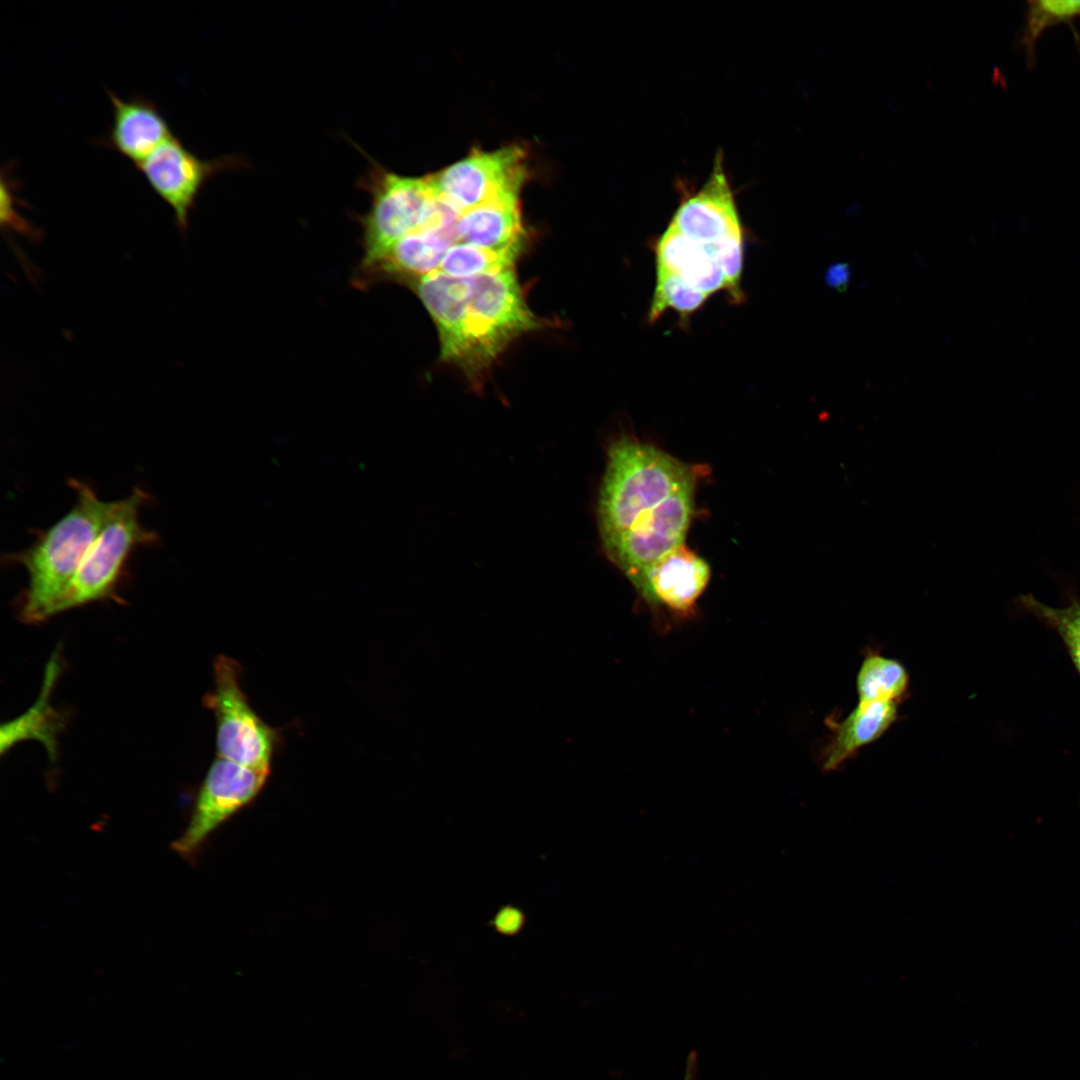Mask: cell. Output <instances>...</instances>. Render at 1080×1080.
<instances>
[{
	"label": "cell",
	"mask_w": 1080,
	"mask_h": 1080,
	"mask_svg": "<svg viewBox=\"0 0 1080 1080\" xmlns=\"http://www.w3.org/2000/svg\"><path fill=\"white\" fill-rule=\"evenodd\" d=\"M696 487L695 471L657 446L622 434L609 443L599 487L602 547L649 519L673 495Z\"/></svg>",
	"instance_id": "6da1fadb"
},
{
	"label": "cell",
	"mask_w": 1080,
	"mask_h": 1080,
	"mask_svg": "<svg viewBox=\"0 0 1080 1080\" xmlns=\"http://www.w3.org/2000/svg\"><path fill=\"white\" fill-rule=\"evenodd\" d=\"M77 498L73 507L11 561L28 574L21 617L29 623L55 615V610L88 550L115 513L119 500H101L86 483L69 481Z\"/></svg>",
	"instance_id": "7a4b0ae2"
},
{
	"label": "cell",
	"mask_w": 1080,
	"mask_h": 1080,
	"mask_svg": "<svg viewBox=\"0 0 1080 1080\" xmlns=\"http://www.w3.org/2000/svg\"><path fill=\"white\" fill-rule=\"evenodd\" d=\"M466 279L467 374L477 375L514 338L535 329L539 322L529 310L512 268Z\"/></svg>",
	"instance_id": "3957f363"
},
{
	"label": "cell",
	"mask_w": 1080,
	"mask_h": 1080,
	"mask_svg": "<svg viewBox=\"0 0 1080 1080\" xmlns=\"http://www.w3.org/2000/svg\"><path fill=\"white\" fill-rule=\"evenodd\" d=\"M241 666L219 655L213 663V687L204 704L215 717L217 757L271 773L279 734L253 709L240 681Z\"/></svg>",
	"instance_id": "277c9868"
},
{
	"label": "cell",
	"mask_w": 1080,
	"mask_h": 1080,
	"mask_svg": "<svg viewBox=\"0 0 1080 1080\" xmlns=\"http://www.w3.org/2000/svg\"><path fill=\"white\" fill-rule=\"evenodd\" d=\"M147 494L136 488L119 505L88 550L70 581L55 615L95 601L114 598L127 560L138 546L152 544L157 535L144 528L139 511Z\"/></svg>",
	"instance_id": "5b68a950"
},
{
	"label": "cell",
	"mask_w": 1080,
	"mask_h": 1080,
	"mask_svg": "<svg viewBox=\"0 0 1080 1080\" xmlns=\"http://www.w3.org/2000/svg\"><path fill=\"white\" fill-rule=\"evenodd\" d=\"M363 185L371 194V206L363 219V265L369 269L397 240L427 222L437 197L427 176H401L376 163Z\"/></svg>",
	"instance_id": "8992f818"
},
{
	"label": "cell",
	"mask_w": 1080,
	"mask_h": 1080,
	"mask_svg": "<svg viewBox=\"0 0 1080 1080\" xmlns=\"http://www.w3.org/2000/svg\"><path fill=\"white\" fill-rule=\"evenodd\" d=\"M269 775L217 757L199 789L190 821L172 848L193 861L222 824L255 801Z\"/></svg>",
	"instance_id": "52a82bcc"
},
{
	"label": "cell",
	"mask_w": 1080,
	"mask_h": 1080,
	"mask_svg": "<svg viewBox=\"0 0 1080 1080\" xmlns=\"http://www.w3.org/2000/svg\"><path fill=\"white\" fill-rule=\"evenodd\" d=\"M525 161V151L517 145L473 150L427 177L434 194L461 215L503 193L520 191L527 177Z\"/></svg>",
	"instance_id": "ba28073f"
},
{
	"label": "cell",
	"mask_w": 1080,
	"mask_h": 1080,
	"mask_svg": "<svg viewBox=\"0 0 1080 1080\" xmlns=\"http://www.w3.org/2000/svg\"><path fill=\"white\" fill-rule=\"evenodd\" d=\"M695 488L673 495L650 520L602 547L608 559L630 581L663 555L685 544L694 513Z\"/></svg>",
	"instance_id": "9c48e42d"
},
{
	"label": "cell",
	"mask_w": 1080,
	"mask_h": 1080,
	"mask_svg": "<svg viewBox=\"0 0 1080 1080\" xmlns=\"http://www.w3.org/2000/svg\"><path fill=\"white\" fill-rule=\"evenodd\" d=\"M232 162L226 157L201 159L173 135L135 167L173 210L177 226L185 230L190 211L205 183L230 167Z\"/></svg>",
	"instance_id": "30bf717a"
},
{
	"label": "cell",
	"mask_w": 1080,
	"mask_h": 1080,
	"mask_svg": "<svg viewBox=\"0 0 1080 1080\" xmlns=\"http://www.w3.org/2000/svg\"><path fill=\"white\" fill-rule=\"evenodd\" d=\"M710 577L707 561L682 544L645 568L631 583L652 608L687 617Z\"/></svg>",
	"instance_id": "8fae6325"
},
{
	"label": "cell",
	"mask_w": 1080,
	"mask_h": 1080,
	"mask_svg": "<svg viewBox=\"0 0 1080 1080\" xmlns=\"http://www.w3.org/2000/svg\"><path fill=\"white\" fill-rule=\"evenodd\" d=\"M669 226L702 244H715L744 233L720 153L705 183L681 199Z\"/></svg>",
	"instance_id": "7c38bea8"
},
{
	"label": "cell",
	"mask_w": 1080,
	"mask_h": 1080,
	"mask_svg": "<svg viewBox=\"0 0 1080 1080\" xmlns=\"http://www.w3.org/2000/svg\"><path fill=\"white\" fill-rule=\"evenodd\" d=\"M460 214L438 201L427 222L397 240L369 269L388 275L421 278L439 270L456 242Z\"/></svg>",
	"instance_id": "4fadbf2b"
},
{
	"label": "cell",
	"mask_w": 1080,
	"mask_h": 1080,
	"mask_svg": "<svg viewBox=\"0 0 1080 1080\" xmlns=\"http://www.w3.org/2000/svg\"><path fill=\"white\" fill-rule=\"evenodd\" d=\"M107 95L112 106V121L108 134L98 143L119 153L134 166L173 136L166 117L151 99L141 95L123 99L110 90Z\"/></svg>",
	"instance_id": "5bb4252c"
},
{
	"label": "cell",
	"mask_w": 1080,
	"mask_h": 1080,
	"mask_svg": "<svg viewBox=\"0 0 1080 1080\" xmlns=\"http://www.w3.org/2000/svg\"><path fill=\"white\" fill-rule=\"evenodd\" d=\"M415 288L439 331L442 359L457 364L466 372L469 362L467 279L436 271L419 278Z\"/></svg>",
	"instance_id": "9a60e30c"
},
{
	"label": "cell",
	"mask_w": 1080,
	"mask_h": 1080,
	"mask_svg": "<svg viewBox=\"0 0 1080 1080\" xmlns=\"http://www.w3.org/2000/svg\"><path fill=\"white\" fill-rule=\"evenodd\" d=\"M519 193H503L462 213L457 224L458 242L518 255L524 235Z\"/></svg>",
	"instance_id": "2e32d148"
},
{
	"label": "cell",
	"mask_w": 1080,
	"mask_h": 1080,
	"mask_svg": "<svg viewBox=\"0 0 1080 1080\" xmlns=\"http://www.w3.org/2000/svg\"><path fill=\"white\" fill-rule=\"evenodd\" d=\"M656 270L676 274L707 295L725 290L723 272L707 245L696 242L671 226L655 243Z\"/></svg>",
	"instance_id": "e0dca14e"
},
{
	"label": "cell",
	"mask_w": 1080,
	"mask_h": 1080,
	"mask_svg": "<svg viewBox=\"0 0 1080 1080\" xmlns=\"http://www.w3.org/2000/svg\"><path fill=\"white\" fill-rule=\"evenodd\" d=\"M897 702L858 704L842 721H831L833 735L824 750L825 771L839 768L860 748L879 739L897 719Z\"/></svg>",
	"instance_id": "ac0fdd59"
},
{
	"label": "cell",
	"mask_w": 1080,
	"mask_h": 1080,
	"mask_svg": "<svg viewBox=\"0 0 1080 1080\" xmlns=\"http://www.w3.org/2000/svg\"><path fill=\"white\" fill-rule=\"evenodd\" d=\"M59 672L60 665L56 654L47 663L42 689L36 702L23 714L1 726V753L22 740L34 739L44 745L52 760L55 759L57 738L63 727V719L52 706L50 698Z\"/></svg>",
	"instance_id": "d6986e66"
},
{
	"label": "cell",
	"mask_w": 1080,
	"mask_h": 1080,
	"mask_svg": "<svg viewBox=\"0 0 1080 1080\" xmlns=\"http://www.w3.org/2000/svg\"><path fill=\"white\" fill-rule=\"evenodd\" d=\"M909 675L899 661L880 654H868L856 676L858 704L897 702L906 695Z\"/></svg>",
	"instance_id": "ffe728a7"
},
{
	"label": "cell",
	"mask_w": 1080,
	"mask_h": 1080,
	"mask_svg": "<svg viewBox=\"0 0 1080 1080\" xmlns=\"http://www.w3.org/2000/svg\"><path fill=\"white\" fill-rule=\"evenodd\" d=\"M1016 603L1026 613L1038 619L1043 625L1053 630L1061 639L1064 647L1080 675V600L1072 592L1068 593L1067 604L1062 607L1050 606L1032 594L1020 595Z\"/></svg>",
	"instance_id": "44dd1931"
},
{
	"label": "cell",
	"mask_w": 1080,
	"mask_h": 1080,
	"mask_svg": "<svg viewBox=\"0 0 1080 1080\" xmlns=\"http://www.w3.org/2000/svg\"><path fill=\"white\" fill-rule=\"evenodd\" d=\"M517 254L496 252L469 243L456 242L445 253L439 272L454 278L478 275L512 268Z\"/></svg>",
	"instance_id": "7402d4cb"
},
{
	"label": "cell",
	"mask_w": 1080,
	"mask_h": 1080,
	"mask_svg": "<svg viewBox=\"0 0 1080 1080\" xmlns=\"http://www.w3.org/2000/svg\"><path fill=\"white\" fill-rule=\"evenodd\" d=\"M709 295L688 284L676 274L656 270V285L648 312V321H657L667 310L678 313L682 320L698 311Z\"/></svg>",
	"instance_id": "603a6c76"
},
{
	"label": "cell",
	"mask_w": 1080,
	"mask_h": 1080,
	"mask_svg": "<svg viewBox=\"0 0 1080 1080\" xmlns=\"http://www.w3.org/2000/svg\"><path fill=\"white\" fill-rule=\"evenodd\" d=\"M1080 19V0H1033L1028 2L1023 44L1033 57L1035 43L1045 29Z\"/></svg>",
	"instance_id": "cb8c5ba5"
},
{
	"label": "cell",
	"mask_w": 1080,
	"mask_h": 1080,
	"mask_svg": "<svg viewBox=\"0 0 1080 1080\" xmlns=\"http://www.w3.org/2000/svg\"><path fill=\"white\" fill-rule=\"evenodd\" d=\"M851 279V267L846 262H836L830 264L825 273V283L832 289L840 293H844L849 285Z\"/></svg>",
	"instance_id": "d4e9b609"
},
{
	"label": "cell",
	"mask_w": 1080,
	"mask_h": 1080,
	"mask_svg": "<svg viewBox=\"0 0 1080 1080\" xmlns=\"http://www.w3.org/2000/svg\"><path fill=\"white\" fill-rule=\"evenodd\" d=\"M685 1080H690V1071L687 1073V1078Z\"/></svg>",
	"instance_id": "484cf974"
}]
</instances>
